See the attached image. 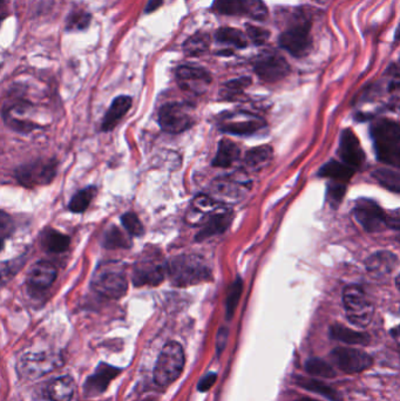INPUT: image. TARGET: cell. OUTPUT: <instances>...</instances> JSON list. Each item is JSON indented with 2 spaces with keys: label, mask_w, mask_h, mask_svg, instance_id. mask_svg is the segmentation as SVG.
Here are the masks:
<instances>
[{
  "label": "cell",
  "mask_w": 400,
  "mask_h": 401,
  "mask_svg": "<svg viewBox=\"0 0 400 401\" xmlns=\"http://www.w3.org/2000/svg\"><path fill=\"white\" fill-rule=\"evenodd\" d=\"M131 98L127 95H120L115 98L108 108L107 113L105 114L104 120L101 124V129L104 132H111L117 127L121 119L131 110Z\"/></svg>",
  "instance_id": "obj_22"
},
{
  "label": "cell",
  "mask_w": 400,
  "mask_h": 401,
  "mask_svg": "<svg viewBox=\"0 0 400 401\" xmlns=\"http://www.w3.org/2000/svg\"><path fill=\"white\" fill-rule=\"evenodd\" d=\"M176 80L184 92L201 95L211 85V76L206 69L196 66H180L176 69Z\"/></svg>",
  "instance_id": "obj_12"
},
{
  "label": "cell",
  "mask_w": 400,
  "mask_h": 401,
  "mask_svg": "<svg viewBox=\"0 0 400 401\" xmlns=\"http://www.w3.org/2000/svg\"><path fill=\"white\" fill-rule=\"evenodd\" d=\"M58 163L56 160H38L26 163L16 170L18 182L28 188L49 185L57 175Z\"/></svg>",
  "instance_id": "obj_8"
},
{
  "label": "cell",
  "mask_w": 400,
  "mask_h": 401,
  "mask_svg": "<svg viewBox=\"0 0 400 401\" xmlns=\"http://www.w3.org/2000/svg\"><path fill=\"white\" fill-rule=\"evenodd\" d=\"M121 223L131 236L139 237L143 235V226L134 213H126L121 217Z\"/></svg>",
  "instance_id": "obj_41"
},
{
  "label": "cell",
  "mask_w": 400,
  "mask_h": 401,
  "mask_svg": "<svg viewBox=\"0 0 400 401\" xmlns=\"http://www.w3.org/2000/svg\"><path fill=\"white\" fill-rule=\"evenodd\" d=\"M250 188H252V185L249 183V181L235 178V176L220 178L213 185V192L215 195H218L220 199H225V201L241 199L250 190Z\"/></svg>",
  "instance_id": "obj_19"
},
{
  "label": "cell",
  "mask_w": 400,
  "mask_h": 401,
  "mask_svg": "<svg viewBox=\"0 0 400 401\" xmlns=\"http://www.w3.org/2000/svg\"><path fill=\"white\" fill-rule=\"evenodd\" d=\"M314 1H317V3H325L327 0H314Z\"/></svg>",
  "instance_id": "obj_51"
},
{
  "label": "cell",
  "mask_w": 400,
  "mask_h": 401,
  "mask_svg": "<svg viewBox=\"0 0 400 401\" xmlns=\"http://www.w3.org/2000/svg\"><path fill=\"white\" fill-rule=\"evenodd\" d=\"M23 265L24 262H21V258L0 263V289L5 286V284L14 277V274H17Z\"/></svg>",
  "instance_id": "obj_38"
},
{
  "label": "cell",
  "mask_w": 400,
  "mask_h": 401,
  "mask_svg": "<svg viewBox=\"0 0 400 401\" xmlns=\"http://www.w3.org/2000/svg\"><path fill=\"white\" fill-rule=\"evenodd\" d=\"M184 366L182 347L176 342H170L163 347L154 368V380L160 386H167L181 376Z\"/></svg>",
  "instance_id": "obj_5"
},
{
  "label": "cell",
  "mask_w": 400,
  "mask_h": 401,
  "mask_svg": "<svg viewBox=\"0 0 400 401\" xmlns=\"http://www.w3.org/2000/svg\"><path fill=\"white\" fill-rule=\"evenodd\" d=\"M95 195H97V188L93 185L81 189L80 192H76V195L73 196L69 204V209L72 213L76 214L86 211Z\"/></svg>",
  "instance_id": "obj_30"
},
{
  "label": "cell",
  "mask_w": 400,
  "mask_h": 401,
  "mask_svg": "<svg viewBox=\"0 0 400 401\" xmlns=\"http://www.w3.org/2000/svg\"><path fill=\"white\" fill-rule=\"evenodd\" d=\"M242 16L254 21H263L268 18V10L263 0H242Z\"/></svg>",
  "instance_id": "obj_33"
},
{
  "label": "cell",
  "mask_w": 400,
  "mask_h": 401,
  "mask_svg": "<svg viewBox=\"0 0 400 401\" xmlns=\"http://www.w3.org/2000/svg\"><path fill=\"white\" fill-rule=\"evenodd\" d=\"M365 267L373 277H383L398 267V257L390 251H378L366 260Z\"/></svg>",
  "instance_id": "obj_21"
},
{
  "label": "cell",
  "mask_w": 400,
  "mask_h": 401,
  "mask_svg": "<svg viewBox=\"0 0 400 401\" xmlns=\"http://www.w3.org/2000/svg\"><path fill=\"white\" fill-rule=\"evenodd\" d=\"M166 277V265L160 256H146L139 260L133 267L131 281L135 286H158Z\"/></svg>",
  "instance_id": "obj_10"
},
{
  "label": "cell",
  "mask_w": 400,
  "mask_h": 401,
  "mask_svg": "<svg viewBox=\"0 0 400 401\" xmlns=\"http://www.w3.org/2000/svg\"><path fill=\"white\" fill-rule=\"evenodd\" d=\"M166 274L174 286H190L211 281V270L204 258L195 255H180L166 265Z\"/></svg>",
  "instance_id": "obj_1"
},
{
  "label": "cell",
  "mask_w": 400,
  "mask_h": 401,
  "mask_svg": "<svg viewBox=\"0 0 400 401\" xmlns=\"http://www.w3.org/2000/svg\"><path fill=\"white\" fill-rule=\"evenodd\" d=\"M387 226H391L394 230L399 229V213H398V210L394 211V214L387 215Z\"/></svg>",
  "instance_id": "obj_47"
},
{
  "label": "cell",
  "mask_w": 400,
  "mask_h": 401,
  "mask_svg": "<svg viewBox=\"0 0 400 401\" xmlns=\"http://www.w3.org/2000/svg\"><path fill=\"white\" fill-rule=\"evenodd\" d=\"M330 335L332 338L339 340L342 343L348 344V345H362L365 347L371 342L369 335L365 332H359L355 330L348 329L346 326L341 325V324H335L330 329Z\"/></svg>",
  "instance_id": "obj_27"
},
{
  "label": "cell",
  "mask_w": 400,
  "mask_h": 401,
  "mask_svg": "<svg viewBox=\"0 0 400 401\" xmlns=\"http://www.w3.org/2000/svg\"><path fill=\"white\" fill-rule=\"evenodd\" d=\"M90 14L86 11H76L69 18L67 30L69 31H83L88 28L90 23Z\"/></svg>",
  "instance_id": "obj_39"
},
{
  "label": "cell",
  "mask_w": 400,
  "mask_h": 401,
  "mask_svg": "<svg viewBox=\"0 0 400 401\" xmlns=\"http://www.w3.org/2000/svg\"><path fill=\"white\" fill-rule=\"evenodd\" d=\"M102 244L106 249H119V248L128 249L131 247V242L119 228L113 226L105 233L104 243Z\"/></svg>",
  "instance_id": "obj_35"
},
{
  "label": "cell",
  "mask_w": 400,
  "mask_h": 401,
  "mask_svg": "<svg viewBox=\"0 0 400 401\" xmlns=\"http://www.w3.org/2000/svg\"><path fill=\"white\" fill-rule=\"evenodd\" d=\"M247 33L250 40L254 44L262 45L269 39L270 32L266 31L264 28L252 26V25H247Z\"/></svg>",
  "instance_id": "obj_45"
},
{
  "label": "cell",
  "mask_w": 400,
  "mask_h": 401,
  "mask_svg": "<svg viewBox=\"0 0 400 401\" xmlns=\"http://www.w3.org/2000/svg\"><path fill=\"white\" fill-rule=\"evenodd\" d=\"M242 289H243V285H242L241 279L238 278L237 281L231 285L228 298H227V317H228V319H230L233 315H234L238 301H240V297H241Z\"/></svg>",
  "instance_id": "obj_42"
},
{
  "label": "cell",
  "mask_w": 400,
  "mask_h": 401,
  "mask_svg": "<svg viewBox=\"0 0 400 401\" xmlns=\"http://www.w3.org/2000/svg\"><path fill=\"white\" fill-rule=\"evenodd\" d=\"M90 286L105 298L120 299L127 294L128 281L120 265L114 262H106L98 267Z\"/></svg>",
  "instance_id": "obj_3"
},
{
  "label": "cell",
  "mask_w": 400,
  "mask_h": 401,
  "mask_svg": "<svg viewBox=\"0 0 400 401\" xmlns=\"http://www.w3.org/2000/svg\"><path fill=\"white\" fill-rule=\"evenodd\" d=\"M193 107L184 103H170L159 110V124L163 131L179 134L193 127Z\"/></svg>",
  "instance_id": "obj_7"
},
{
  "label": "cell",
  "mask_w": 400,
  "mask_h": 401,
  "mask_svg": "<svg viewBox=\"0 0 400 401\" xmlns=\"http://www.w3.org/2000/svg\"><path fill=\"white\" fill-rule=\"evenodd\" d=\"M344 183H339V182H334L332 185H329L328 188V201L331 203L332 207L339 206L343 197L345 195Z\"/></svg>",
  "instance_id": "obj_44"
},
{
  "label": "cell",
  "mask_w": 400,
  "mask_h": 401,
  "mask_svg": "<svg viewBox=\"0 0 400 401\" xmlns=\"http://www.w3.org/2000/svg\"><path fill=\"white\" fill-rule=\"evenodd\" d=\"M355 174V169L342 163V162L330 161L319 170V176L328 178L332 181L346 183Z\"/></svg>",
  "instance_id": "obj_28"
},
{
  "label": "cell",
  "mask_w": 400,
  "mask_h": 401,
  "mask_svg": "<svg viewBox=\"0 0 400 401\" xmlns=\"http://www.w3.org/2000/svg\"><path fill=\"white\" fill-rule=\"evenodd\" d=\"M371 133H372L373 144H375L378 160L385 165L399 168V124L396 121L383 119L373 124Z\"/></svg>",
  "instance_id": "obj_2"
},
{
  "label": "cell",
  "mask_w": 400,
  "mask_h": 401,
  "mask_svg": "<svg viewBox=\"0 0 400 401\" xmlns=\"http://www.w3.org/2000/svg\"><path fill=\"white\" fill-rule=\"evenodd\" d=\"M298 401H318V400H314V399L307 398V397H304V398H300V400Z\"/></svg>",
  "instance_id": "obj_49"
},
{
  "label": "cell",
  "mask_w": 400,
  "mask_h": 401,
  "mask_svg": "<svg viewBox=\"0 0 400 401\" xmlns=\"http://www.w3.org/2000/svg\"><path fill=\"white\" fill-rule=\"evenodd\" d=\"M40 242L42 248L49 254H61L69 249L71 238L65 233L47 228L42 231Z\"/></svg>",
  "instance_id": "obj_25"
},
{
  "label": "cell",
  "mask_w": 400,
  "mask_h": 401,
  "mask_svg": "<svg viewBox=\"0 0 400 401\" xmlns=\"http://www.w3.org/2000/svg\"><path fill=\"white\" fill-rule=\"evenodd\" d=\"M373 178L391 192H400V175L397 170L387 168L377 169L376 172L373 173Z\"/></svg>",
  "instance_id": "obj_34"
},
{
  "label": "cell",
  "mask_w": 400,
  "mask_h": 401,
  "mask_svg": "<svg viewBox=\"0 0 400 401\" xmlns=\"http://www.w3.org/2000/svg\"><path fill=\"white\" fill-rule=\"evenodd\" d=\"M163 0H149L147 6H146V12L151 13L153 11L158 10L163 5Z\"/></svg>",
  "instance_id": "obj_48"
},
{
  "label": "cell",
  "mask_w": 400,
  "mask_h": 401,
  "mask_svg": "<svg viewBox=\"0 0 400 401\" xmlns=\"http://www.w3.org/2000/svg\"><path fill=\"white\" fill-rule=\"evenodd\" d=\"M264 126L266 121L262 117L245 112L229 114L228 117H222L220 124L222 131L234 135H250L259 132Z\"/></svg>",
  "instance_id": "obj_15"
},
{
  "label": "cell",
  "mask_w": 400,
  "mask_h": 401,
  "mask_svg": "<svg viewBox=\"0 0 400 401\" xmlns=\"http://www.w3.org/2000/svg\"><path fill=\"white\" fill-rule=\"evenodd\" d=\"M343 303L348 322L358 327H366L372 320V303L357 285H348L343 291Z\"/></svg>",
  "instance_id": "obj_6"
},
{
  "label": "cell",
  "mask_w": 400,
  "mask_h": 401,
  "mask_svg": "<svg viewBox=\"0 0 400 401\" xmlns=\"http://www.w3.org/2000/svg\"><path fill=\"white\" fill-rule=\"evenodd\" d=\"M62 356L52 351H32L23 354L17 364L19 377L24 380H37L62 366Z\"/></svg>",
  "instance_id": "obj_4"
},
{
  "label": "cell",
  "mask_w": 400,
  "mask_h": 401,
  "mask_svg": "<svg viewBox=\"0 0 400 401\" xmlns=\"http://www.w3.org/2000/svg\"><path fill=\"white\" fill-rule=\"evenodd\" d=\"M14 223L8 214L0 210V244H4L5 240L13 233Z\"/></svg>",
  "instance_id": "obj_43"
},
{
  "label": "cell",
  "mask_w": 400,
  "mask_h": 401,
  "mask_svg": "<svg viewBox=\"0 0 400 401\" xmlns=\"http://www.w3.org/2000/svg\"><path fill=\"white\" fill-rule=\"evenodd\" d=\"M311 25L305 19L297 21L281 35L280 45L290 54L303 58L309 54L312 45L310 35Z\"/></svg>",
  "instance_id": "obj_9"
},
{
  "label": "cell",
  "mask_w": 400,
  "mask_h": 401,
  "mask_svg": "<svg viewBox=\"0 0 400 401\" xmlns=\"http://www.w3.org/2000/svg\"><path fill=\"white\" fill-rule=\"evenodd\" d=\"M297 384L300 388H305L307 391L316 392L318 395H323L325 398H328L331 401H341V395L339 392L336 391L335 388H332L329 385H325L322 381L314 380L310 378L300 377L296 379Z\"/></svg>",
  "instance_id": "obj_29"
},
{
  "label": "cell",
  "mask_w": 400,
  "mask_h": 401,
  "mask_svg": "<svg viewBox=\"0 0 400 401\" xmlns=\"http://www.w3.org/2000/svg\"><path fill=\"white\" fill-rule=\"evenodd\" d=\"M211 37L207 33H196L183 44V51L189 57H199L208 51Z\"/></svg>",
  "instance_id": "obj_31"
},
{
  "label": "cell",
  "mask_w": 400,
  "mask_h": 401,
  "mask_svg": "<svg viewBox=\"0 0 400 401\" xmlns=\"http://www.w3.org/2000/svg\"><path fill=\"white\" fill-rule=\"evenodd\" d=\"M76 384L72 376H62L49 381L47 395L52 401H71L76 395Z\"/></svg>",
  "instance_id": "obj_23"
},
{
  "label": "cell",
  "mask_w": 400,
  "mask_h": 401,
  "mask_svg": "<svg viewBox=\"0 0 400 401\" xmlns=\"http://www.w3.org/2000/svg\"><path fill=\"white\" fill-rule=\"evenodd\" d=\"M57 267L49 262L42 261L32 265L28 274V285L35 291H44L56 281Z\"/></svg>",
  "instance_id": "obj_18"
},
{
  "label": "cell",
  "mask_w": 400,
  "mask_h": 401,
  "mask_svg": "<svg viewBox=\"0 0 400 401\" xmlns=\"http://www.w3.org/2000/svg\"><path fill=\"white\" fill-rule=\"evenodd\" d=\"M218 379L216 373H208L202 380L199 383V391L206 392L215 384V381Z\"/></svg>",
  "instance_id": "obj_46"
},
{
  "label": "cell",
  "mask_w": 400,
  "mask_h": 401,
  "mask_svg": "<svg viewBox=\"0 0 400 401\" xmlns=\"http://www.w3.org/2000/svg\"><path fill=\"white\" fill-rule=\"evenodd\" d=\"M353 216L367 233H380L387 226V214L371 199H358L353 208Z\"/></svg>",
  "instance_id": "obj_11"
},
{
  "label": "cell",
  "mask_w": 400,
  "mask_h": 401,
  "mask_svg": "<svg viewBox=\"0 0 400 401\" xmlns=\"http://www.w3.org/2000/svg\"><path fill=\"white\" fill-rule=\"evenodd\" d=\"M339 156L343 163L351 167L352 169H358L365 161V154L360 147L358 137L351 129H345L341 136L339 142Z\"/></svg>",
  "instance_id": "obj_17"
},
{
  "label": "cell",
  "mask_w": 400,
  "mask_h": 401,
  "mask_svg": "<svg viewBox=\"0 0 400 401\" xmlns=\"http://www.w3.org/2000/svg\"><path fill=\"white\" fill-rule=\"evenodd\" d=\"M231 221H233V214L230 210L216 208V210L209 215L206 222L202 223L204 226L196 235L197 242L225 233L230 226Z\"/></svg>",
  "instance_id": "obj_20"
},
{
  "label": "cell",
  "mask_w": 400,
  "mask_h": 401,
  "mask_svg": "<svg viewBox=\"0 0 400 401\" xmlns=\"http://www.w3.org/2000/svg\"><path fill=\"white\" fill-rule=\"evenodd\" d=\"M250 85H252V79H249V78L231 80V81L225 83V86L221 89V94L225 98H234V96L241 94Z\"/></svg>",
  "instance_id": "obj_40"
},
{
  "label": "cell",
  "mask_w": 400,
  "mask_h": 401,
  "mask_svg": "<svg viewBox=\"0 0 400 401\" xmlns=\"http://www.w3.org/2000/svg\"><path fill=\"white\" fill-rule=\"evenodd\" d=\"M331 358L339 370L348 374L359 373L372 366V358L364 351L352 347H337Z\"/></svg>",
  "instance_id": "obj_13"
},
{
  "label": "cell",
  "mask_w": 400,
  "mask_h": 401,
  "mask_svg": "<svg viewBox=\"0 0 400 401\" xmlns=\"http://www.w3.org/2000/svg\"><path fill=\"white\" fill-rule=\"evenodd\" d=\"M121 373V368L112 366L107 363L98 365L94 373L87 378L83 385V395L86 397H95L107 390L111 381Z\"/></svg>",
  "instance_id": "obj_16"
},
{
  "label": "cell",
  "mask_w": 400,
  "mask_h": 401,
  "mask_svg": "<svg viewBox=\"0 0 400 401\" xmlns=\"http://www.w3.org/2000/svg\"><path fill=\"white\" fill-rule=\"evenodd\" d=\"M240 154L241 151L237 144L228 139H223L218 144V153L213 160V165L218 168H229L237 161Z\"/></svg>",
  "instance_id": "obj_26"
},
{
  "label": "cell",
  "mask_w": 400,
  "mask_h": 401,
  "mask_svg": "<svg viewBox=\"0 0 400 401\" xmlns=\"http://www.w3.org/2000/svg\"><path fill=\"white\" fill-rule=\"evenodd\" d=\"M216 40L222 44L231 45L234 47L245 48L248 46V39L240 30L231 28H222L216 32Z\"/></svg>",
  "instance_id": "obj_32"
},
{
  "label": "cell",
  "mask_w": 400,
  "mask_h": 401,
  "mask_svg": "<svg viewBox=\"0 0 400 401\" xmlns=\"http://www.w3.org/2000/svg\"><path fill=\"white\" fill-rule=\"evenodd\" d=\"M273 151L270 146L252 148L245 154L243 165L248 172H261L273 161Z\"/></svg>",
  "instance_id": "obj_24"
},
{
  "label": "cell",
  "mask_w": 400,
  "mask_h": 401,
  "mask_svg": "<svg viewBox=\"0 0 400 401\" xmlns=\"http://www.w3.org/2000/svg\"><path fill=\"white\" fill-rule=\"evenodd\" d=\"M5 1H6V0H0V7L3 6Z\"/></svg>",
  "instance_id": "obj_50"
},
{
  "label": "cell",
  "mask_w": 400,
  "mask_h": 401,
  "mask_svg": "<svg viewBox=\"0 0 400 401\" xmlns=\"http://www.w3.org/2000/svg\"><path fill=\"white\" fill-rule=\"evenodd\" d=\"M213 10L225 16H242V0H215Z\"/></svg>",
  "instance_id": "obj_37"
},
{
  "label": "cell",
  "mask_w": 400,
  "mask_h": 401,
  "mask_svg": "<svg viewBox=\"0 0 400 401\" xmlns=\"http://www.w3.org/2000/svg\"><path fill=\"white\" fill-rule=\"evenodd\" d=\"M305 368L309 373L319 376V377L334 378L336 376L335 370L328 363H325L324 360L318 359V358L307 360Z\"/></svg>",
  "instance_id": "obj_36"
},
{
  "label": "cell",
  "mask_w": 400,
  "mask_h": 401,
  "mask_svg": "<svg viewBox=\"0 0 400 401\" xmlns=\"http://www.w3.org/2000/svg\"><path fill=\"white\" fill-rule=\"evenodd\" d=\"M254 69L259 79L273 83L284 79L290 73V66L286 59L273 53H264L256 59Z\"/></svg>",
  "instance_id": "obj_14"
}]
</instances>
